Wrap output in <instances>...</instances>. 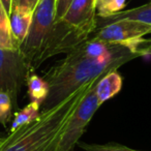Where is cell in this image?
I'll use <instances>...</instances> for the list:
<instances>
[{
    "mask_svg": "<svg viewBox=\"0 0 151 151\" xmlns=\"http://www.w3.org/2000/svg\"><path fill=\"white\" fill-rule=\"evenodd\" d=\"M138 57L141 55L128 47L90 36L66 53L62 60L44 75L49 94L40 112L56 107L82 86Z\"/></svg>",
    "mask_w": 151,
    "mask_h": 151,
    "instance_id": "obj_1",
    "label": "cell"
},
{
    "mask_svg": "<svg viewBox=\"0 0 151 151\" xmlns=\"http://www.w3.org/2000/svg\"><path fill=\"white\" fill-rule=\"evenodd\" d=\"M101 77L79 88L56 107L40 112V116L34 122L3 137L0 151H42L66 126L81 101Z\"/></svg>",
    "mask_w": 151,
    "mask_h": 151,
    "instance_id": "obj_2",
    "label": "cell"
},
{
    "mask_svg": "<svg viewBox=\"0 0 151 151\" xmlns=\"http://www.w3.org/2000/svg\"><path fill=\"white\" fill-rule=\"evenodd\" d=\"M55 16L56 0H40L33 11L27 36L19 47V51L25 57L32 71L37 69V58L53 31L56 22Z\"/></svg>",
    "mask_w": 151,
    "mask_h": 151,
    "instance_id": "obj_3",
    "label": "cell"
},
{
    "mask_svg": "<svg viewBox=\"0 0 151 151\" xmlns=\"http://www.w3.org/2000/svg\"><path fill=\"white\" fill-rule=\"evenodd\" d=\"M31 73L33 71L19 49L0 48V91L9 93L15 106Z\"/></svg>",
    "mask_w": 151,
    "mask_h": 151,
    "instance_id": "obj_4",
    "label": "cell"
},
{
    "mask_svg": "<svg viewBox=\"0 0 151 151\" xmlns=\"http://www.w3.org/2000/svg\"><path fill=\"white\" fill-rule=\"evenodd\" d=\"M99 81H96L95 84L91 87L90 90L87 92V94L81 101L71 115L61 136L58 151H73V147L77 145V143L80 141V138L83 136L93 115L101 107V104L95 93V85Z\"/></svg>",
    "mask_w": 151,
    "mask_h": 151,
    "instance_id": "obj_5",
    "label": "cell"
},
{
    "mask_svg": "<svg viewBox=\"0 0 151 151\" xmlns=\"http://www.w3.org/2000/svg\"><path fill=\"white\" fill-rule=\"evenodd\" d=\"M149 33H151V26L148 24L132 20H118L97 28L92 36L103 42L123 45L134 51L138 42Z\"/></svg>",
    "mask_w": 151,
    "mask_h": 151,
    "instance_id": "obj_6",
    "label": "cell"
},
{
    "mask_svg": "<svg viewBox=\"0 0 151 151\" xmlns=\"http://www.w3.org/2000/svg\"><path fill=\"white\" fill-rule=\"evenodd\" d=\"M96 0H71L60 20L90 37L96 30Z\"/></svg>",
    "mask_w": 151,
    "mask_h": 151,
    "instance_id": "obj_7",
    "label": "cell"
},
{
    "mask_svg": "<svg viewBox=\"0 0 151 151\" xmlns=\"http://www.w3.org/2000/svg\"><path fill=\"white\" fill-rule=\"evenodd\" d=\"M32 15H33V12L27 7L16 6L11 9L9 25H11L12 35L18 49L27 36L30 25H31Z\"/></svg>",
    "mask_w": 151,
    "mask_h": 151,
    "instance_id": "obj_8",
    "label": "cell"
},
{
    "mask_svg": "<svg viewBox=\"0 0 151 151\" xmlns=\"http://www.w3.org/2000/svg\"><path fill=\"white\" fill-rule=\"evenodd\" d=\"M122 88V78L117 69L108 71L99 79L95 85V93L99 104L103 105L110 99L114 97Z\"/></svg>",
    "mask_w": 151,
    "mask_h": 151,
    "instance_id": "obj_9",
    "label": "cell"
},
{
    "mask_svg": "<svg viewBox=\"0 0 151 151\" xmlns=\"http://www.w3.org/2000/svg\"><path fill=\"white\" fill-rule=\"evenodd\" d=\"M118 20H132V21H138L151 26V2L141 5L136 9L119 12L116 15L106 18V19L96 18V29L112 22L118 21Z\"/></svg>",
    "mask_w": 151,
    "mask_h": 151,
    "instance_id": "obj_10",
    "label": "cell"
},
{
    "mask_svg": "<svg viewBox=\"0 0 151 151\" xmlns=\"http://www.w3.org/2000/svg\"><path fill=\"white\" fill-rule=\"evenodd\" d=\"M40 116V105L35 101H30L26 107L17 111L13 116V121L11 124L9 132L19 129L22 126H25L34 122Z\"/></svg>",
    "mask_w": 151,
    "mask_h": 151,
    "instance_id": "obj_11",
    "label": "cell"
},
{
    "mask_svg": "<svg viewBox=\"0 0 151 151\" xmlns=\"http://www.w3.org/2000/svg\"><path fill=\"white\" fill-rule=\"evenodd\" d=\"M26 86L28 88V95L30 101H35L40 104L42 107V103L47 99L49 94V85L44 78L31 73L29 75L26 82Z\"/></svg>",
    "mask_w": 151,
    "mask_h": 151,
    "instance_id": "obj_12",
    "label": "cell"
},
{
    "mask_svg": "<svg viewBox=\"0 0 151 151\" xmlns=\"http://www.w3.org/2000/svg\"><path fill=\"white\" fill-rule=\"evenodd\" d=\"M0 48L1 49H18L12 35L9 25V15L0 0Z\"/></svg>",
    "mask_w": 151,
    "mask_h": 151,
    "instance_id": "obj_13",
    "label": "cell"
},
{
    "mask_svg": "<svg viewBox=\"0 0 151 151\" xmlns=\"http://www.w3.org/2000/svg\"><path fill=\"white\" fill-rule=\"evenodd\" d=\"M126 0H96V18L106 19L122 12L125 7Z\"/></svg>",
    "mask_w": 151,
    "mask_h": 151,
    "instance_id": "obj_14",
    "label": "cell"
},
{
    "mask_svg": "<svg viewBox=\"0 0 151 151\" xmlns=\"http://www.w3.org/2000/svg\"><path fill=\"white\" fill-rule=\"evenodd\" d=\"M16 107L11 95L6 92L0 91V124L6 127L13 119V109Z\"/></svg>",
    "mask_w": 151,
    "mask_h": 151,
    "instance_id": "obj_15",
    "label": "cell"
},
{
    "mask_svg": "<svg viewBox=\"0 0 151 151\" xmlns=\"http://www.w3.org/2000/svg\"><path fill=\"white\" fill-rule=\"evenodd\" d=\"M81 149L84 151H140V150H134V149H130L128 147L122 146V145L117 144H86V143H82L79 141L77 143Z\"/></svg>",
    "mask_w": 151,
    "mask_h": 151,
    "instance_id": "obj_16",
    "label": "cell"
},
{
    "mask_svg": "<svg viewBox=\"0 0 151 151\" xmlns=\"http://www.w3.org/2000/svg\"><path fill=\"white\" fill-rule=\"evenodd\" d=\"M70 2L71 0H56V16H55L56 21L60 20L63 17Z\"/></svg>",
    "mask_w": 151,
    "mask_h": 151,
    "instance_id": "obj_17",
    "label": "cell"
},
{
    "mask_svg": "<svg viewBox=\"0 0 151 151\" xmlns=\"http://www.w3.org/2000/svg\"><path fill=\"white\" fill-rule=\"evenodd\" d=\"M38 2H40V0H12V9L16 6H23L33 12Z\"/></svg>",
    "mask_w": 151,
    "mask_h": 151,
    "instance_id": "obj_18",
    "label": "cell"
},
{
    "mask_svg": "<svg viewBox=\"0 0 151 151\" xmlns=\"http://www.w3.org/2000/svg\"><path fill=\"white\" fill-rule=\"evenodd\" d=\"M69 121V120H68ZM68 123V122H67ZM67 125V124H66ZM66 127V126H65ZM64 127V128H65ZM64 128H63L62 130H61L60 132H59L58 134H57L56 137H55L54 139H53L52 141H51L50 143L48 144V146L46 147V148L44 149L42 151H58V147H59V142H60V139H61V136H62L63 132H64Z\"/></svg>",
    "mask_w": 151,
    "mask_h": 151,
    "instance_id": "obj_19",
    "label": "cell"
},
{
    "mask_svg": "<svg viewBox=\"0 0 151 151\" xmlns=\"http://www.w3.org/2000/svg\"><path fill=\"white\" fill-rule=\"evenodd\" d=\"M1 2H2L4 9H6L7 14L9 15V13H11V9H12V0H1Z\"/></svg>",
    "mask_w": 151,
    "mask_h": 151,
    "instance_id": "obj_20",
    "label": "cell"
},
{
    "mask_svg": "<svg viewBox=\"0 0 151 151\" xmlns=\"http://www.w3.org/2000/svg\"><path fill=\"white\" fill-rule=\"evenodd\" d=\"M2 139H3V137H0V143H1V141H2Z\"/></svg>",
    "mask_w": 151,
    "mask_h": 151,
    "instance_id": "obj_21",
    "label": "cell"
}]
</instances>
